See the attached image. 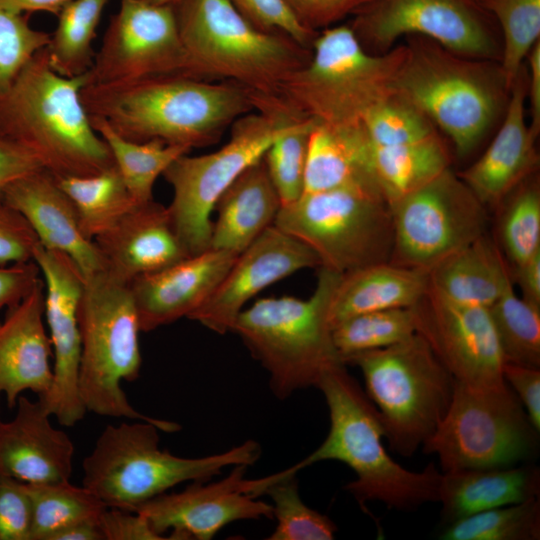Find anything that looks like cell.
<instances>
[{
	"mask_svg": "<svg viewBox=\"0 0 540 540\" xmlns=\"http://www.w3.org/2000/svg\"><path fill=\"white\" fill-rule=\"evenodd\" d=\"M373 146H396L438 135L433 123L397 93L375 105L362 121Z\"/></svg>",
	"mask_w": 540,
	"mask_h": 540,
	"instance_id": "44",
	"label": "cell"
},
{
	"mask_svg": "<svg viewBox=\"0 0 540 540\" xmlns=\"http://www.w3.org/2000/svg\"><path fill=\"white\" fill-rule=\"evenodd\" d=\"M42 168L28 149L0 133V198L13 181Z\"/></svg>",
	"mask_w": 540,
	"mask_h": 540,
	"instance_id": "53",
	"label": "cell"
},
{
	"mask_svg": "<svg viewBox=\"0 0 540 540\" xmlns=\"http://www.w3.org/2000/svg\"><path fill=\"white\" fill-rule=\"evenodd\" d=\"M470 1H472V2H474L475 4L478 5V0H470Z\"/></svg>",
	"mask_w": 540,
	"mask_h": 540,
	"instance_id": "59",
	"label": "cell"
},
{
	"mask_svg": "<svg viewBox=\"0 0 540 540\" xmlns=\"http://www.w3.org/2000/svg\"><path fill=\"white\" fill-rule=\"evenodd\" d=\"M188 63L174 6L120 0L86 84L127 81L156 75L187 76Z\"/></svg>",
	"mask_w": 540,
	"mask_h": 540,
	"instance_id": "16",
	"label": "cell"
},
{
	"mask_svg": "<svg viewBox=\"0 0 540 540\" xmlns=\"http://www.w3.org/2000/svg\"><path fill=\"white\" fill-rule=\"evenodd\" d=\"M502 374L521 401L531 423L540 432V368L504 362Z\"/></svg>",
	"mask_w": 540,
	"mask_h": 540,
	"instance_id": "51",
	"label": "cell"
},
{
	"mask_svg": "<svg viewBox=\"0 0 540 540\" xmlns=\"http://www.w3.org/2000/svg\"><path fill=\"white\" fill-rule=\"evenodd\" d=\"M341 276L319 267L315 290L308 299L262 298L237 317L232 332L268 372L277 398L316 387L327 369L344 364L329 321L330 303Z\"/></svg>",
	"mask_w": 540,
	"mask_h": 540,
	"instance_id": "8",
	"label": "cell"
},
{
	"mask_svg": "<svg viewBox=\"0 0 540 540\" xmlns=\"http://www.w3.org/2000/svg\"><path fill=\"white\" fill-rule=\"evenodd\" d=\"M247 467L234 466L220 481H194L180 492L162 493L134 511L143 515L160 535L171 530L170 539L179 540H210L229 523L273 518L272 506L257 498L292 466L259 479H247Z\"/></svg>",
	"mask_w": 540,
	"mask_h": 540,
	"instance_id": "17",
	"label": "cell"
},
{
	"mask_svg": "<svg viewBox=\"0 0 540 540\" xmlns=\"http://www.w3.org/2000/svg\"><path fill=\"white\" fill-rule=\"evenodd\" d=\"M71 0H0V7L19 14L48 12L58 15Z\"/></svg>",
	"mask_w": 540,
	"mask_h": 540,
	"instance_id": "57",
	"label": "cell"
},
{
	"mask_svg": "<svg viewBox=\"0 0 540 540\" xmlns=\"http://www.w3.org/2000/svg\"><path fill=\"white\" fill-rule=\"evenodd\" d=\"M257 28L281 33L311 50L318 32L306 28L285 0H229Z\"/></svg>",
	"mask_w": 540,
	"mask_h": 540,
	"instance_id": "46",
	"label": "cell"
},
{
	"mask_svg": "<svg viewBox=\"0 0 540 540\" xmlns=\"http://www.w3.org/2000/svg\"><path fill=\"white\" fill-rule=\"evenodd\" d=\"M511 269V276L522 294V299L540 307V251Z\"/></svg>",
	"mask_w": 540,
	"mask_h": 540,
	"instance_id": "54",
	"label": "cell"
},
{
	"mask_svg": "<svg viewBox=\"0 0 540 540\" xmlns=\"http://www.w3.org/2000/svg\"><path fill=\"white\" fill-rule=\"evenodd\" d=\"M38 244L23 215L0 198V265L33 261Z\"/></svg>",
	"mask_w": 540,
	"mask_h": 540,
	"instance_id": "48",
	"label": "cell"
},
{
	"mask_svg": "<svg viewBox=\"0 0 540 540\" xmlns=\"http://www.w3.org/2000/svg\"><path fill=\"white\" fill-rule=\"evenodd\" d=\"M303 469L301 462L265 491L272 500L273 517L277 525L269 540H331L336 524L326 515L310 508L301 499L296 473Z\"/></svg>",
	"mask_w": 540,
	"mask_h": 540,
	"instance_id": "41",
	"label": "cell"
},
{
	"mask_svg": "<svg viewBox=\"0 0 540 540\" xmlns=\"http://www.w3.org/2000/svg\"><path fill=\"white\" fill-rule=\"evenodd\" d=\"M48 540H104L100 517L66 526L52 534Z\"/></svg>",
	"mask_w": 540,
	"mask_h": 540,
	"instance_id": "56",
	"label": "cell"
},
{
	"mask_svg": "<svg viewBox=\"0 0 540 540\" xmlns=\"http://www.w3.org/2000/svg\"><path fill=\"white\" fill-rule=\"evenodd\" d=\"M80 98L89 116L127 140L190 150L216 143L235 120L254 111L247 88L182 74L85 84Z\"/></svg>",
	"mask_w": 540,
	"mask_h": 540,
	"instance_id": "1",
	"label": "cell"
},
{
	"mask_svg": "<svg viewBox=\"0 0 540 540\" xmlns=\"http://www.w3.org/2000/svg\"><path fill=\"white\" fill-rule=\"evenodd\" d=\"M443 540H538L540 500L485 510L446 525Z\"/></svg>",
	"mask_w": 540,
	"mask_h": 540,
	"instance_id": "40",
	"label": "cell"
},
{
	"mask_svg": "<svg viewBox=\"0 0 540 540\" xmlns=\"http://www.w3.org/2000/svg\"><path fill=\"white\" fill-rule=\"evenodd\" d=\"M153 423L107 425L82 462V485L107 507L134 511L140 504L186 481H205L228 466L253 465L261 446L247 440L225 452L179 457L160 447Z\"/></svg>",
	"mask_w": 540,
	"mask_h": 540,
	"instance_id": "6",
	"label": "cell"
},
{
	"mask_svg": "<svg viewBox=\"0 0 540 540\" xmlns=\"http://www.w3.org/2000/svg\"><path fill=\"white\" fill-rule=\"evenodd\" d=\"M316 121L300 115L266 150L263 160L282 207L304 193L308 145Z\"/></svg>",
	"mask_w": 540,
	"mask_h": 540,
	"instance_id": "43",
	"label": "cell"
},
{
	"mask_svg": "<svg viewBox=\"0 0 540 540\" xmlns=\"http://www.w3.org/2000/svg\"><path fill=\"white\" fill-rule=\"evenodd\" d=\"M44 284V318L52 347L53 382L38 398L62 426H74L86 409L78 390L81 354L79 302L84 277L66 254L38 244L33 255Z\"/></svg>",
	"mask_w": 540,
	"mask_h": 540,
	"instance_id": "18",
	"label": "cell"
},
{
	"mask_svg": "<svg viewBox=\"0 0 540 540\" xmlns=\"http://www.w3.org/2000/svg\"><path fill=\"white\" fill-rule=\"evenodd\" d=\"M104 540H162L148 520L135 511L107 507L100 516Z\"/></svg>",
	"mask_w": 540,
	"mask_h": 540,
	"instance_id": "50",
	"label": "cell"
},
{
	"mask_svg": "<svg viewBox=\"0 0 540 540\" xmlns=\"http://www.w3.org/2000/svg\"><path fill=\"white\" fill-rule=\"evenodd\" d=\"M81 354L78 390L86 411L99 416L143 420L162 432L181 429L177 422L144 415L128 401L122 381L141 371L139 320L130 285L106 270L84 278L79 302Z\"/></svg>",
	"mask_w": 540,
	"mask_h": 540,
	"instance_id": "7",
	"label": "cell"
},
{
	"mask_svg": "<svg viewBox=\"0 0 540 540\" xmlns=\"http://www.w3.org/2000/svg\"><path fill=\"white\" fill-rule=\"evenodd\" d=\"M488 310L504 362L540 368V307L518 297L511 282Z\"/></svg>",
	"mask_w": 540,
	"mask_h": 540,
	"instance_id": "37",
	"label": "cell"
},
{
	"mask_svg": "<svg viewBox=\"0 0 540 540\" xmlns=\"http://www.w3.org/2000/svg\"><path fill=\"white\" fill-rule=\"evenodd\" d=\"M49 41V33L31 26L30 14L14 13L0 7V97Z\"/></svg>",
	"mask_w": 540,
	"mask_h": 540,
	"instance_id": "45",
	"label": "cell"
},
{
	"mask_svg": "<svg viewBox=\"0 0 540 540\" xmlns=\"http://www.w3.org/2000/svg\"><path fill=\"white\" fill-rule=\"evenodd\" d=\"M94 243L104 270L128 284L190 256L173 228L167 206L154 200L135 204Z\"/></svg>",
	"mask_w": 540,
	"mask_h": 540,
	"instance_id": "26",
	"label": "cell"
},
{
	"mask_svg": "<svg viewBox=\"0 0 540 540\" xmlns=\"http://www.w3.org/2000/svg\"><path fill=\"white\" fill-rule=\"evenodd\" d=\"M416 333L414 306L357 314L332 329L333 342L342 362L353 354L385 348Z\"/></svg>",
	"mask_w": 540,
	"mask_h": 540,
	"instance_id": "38",
	"label": "cell"
},
{
	"mask_svg": "<svg viewBox=\"0 0 540 540\" xmlns=\"http://www.w3.org/2000/svg\"><path fill=\"white\" fill-rule=\"evenodd\" d=\"M316 267L320 261L309 246L272 225L236 257L211 296L188 319L218 334L232 332L256 294L295 272Z\"/></svg>",
	"mask_w": 540,
	"mask_h": 540,
	"instance_id": "20",
	"label": "cell"
},
{
	"mask_svg": "<svg viewBox=\"0 0 540 540\" xmlns=\"http://www.w3.org/2000/svg\"><path fill=\"white\" fill-rule=\"evenodd\" d=\"M299 21L317 32L351 13H356L373 0H285Z\"/></svg>",
	"mask_w": 540,
	"mask_h": 540,
	"instance_id": "49",
	"label": "cell"
},
{
	"mask_svg": "<svg viewBox=\"0 0 540 540\" xmlns=\"http://www.w3.org/2000/svg\"><path fill=\"white\" fill-rule=\"evenodd\" d=\"M147 3L155 5H171L174 6L179 0H143Z\"/></svg>",
	"mask_w": 540,
	"mask_h": 540,
	"instance_id": "58",
	"label": "cell"
},
{
	"mask_svg": "<svg viewBox=\"0 0 540 540\" xmlns=\"http://www.w3.org/2000/svg\"><path fill=\"white\" fill-rule=\"evenodd\" d=\"M2 199L23 215L40 245L68 255L84 278L104 270L96 244L82 232L72 201L49 171L16 179Z\"/></svg>",
	"mask_w": 540,
	"mask_h": 540,
	"instance_id": "24",
	"label": "cell"
},
{
	"mask_svg": "<svg viewBox=\"0 0 540 540\" xmlns=\"http://www.w3.org/2000/svg\"><path fill=\"white\" fill-rule=\"evenodd\" d=\"M366 394L380 413L389 447L411 457L445 416L455 379L419 333L394 345L353 354Z\"/></svg>",
	"mask_w": 540,
	"mask_h": 540,
	"instance_id": "11",
	"label": "cell"
},
{
	"mask_svg": "<svg viewBox=\"0 0 540 540\" xmlns=\"http://www.w3.org/2000/svg\"><path fill=\"white\" fill-rule=\"evenodd\" d=\"M87 73L54 71L46 47L0 97V133L28 149L56 177L91 176L114 166L110 149L91 125L80 90Z\"/></svg>",
	"mask_w": 540,
	"mask_h": 540,
	"instance_id": "2",
	"label": "cell"
},
{
	"mask_svg": "<svg viewBox=\"0 0 540 540\" xmlns=\"http://www.w3.org/2000/svg\"><path fill=\"white\" fill-rule=\"evenodd\" d=\"M52 347L44 318L42 277L0 321V398L9 409L29 391L44 397L53 382Z\"/></svg>",
	"mask_w": 540,
	"mask_h": 540,
	"instance_id": "22",
	"label": "cell"
},
{
	"mask_svg": "<svg viewBox=\"0 0 540 540\" xmlns=\"http://www.w3.org/2000/svg\"><path fill=\"white\" fill-rule=\"evenodd\" d=\"M274 225L309 246L320 267L342 275L390 259L392 213L378 187L303 193L281 208Z\"/></svg>",
	"mask_w": 540,
	"mask_h": 540,
	"instance_id": "12",
	"label": "cell"
},
{
	"mask_svg": "<svg viewBox=\"0 0 540 540\" xmlns=\"http://www.w3.org/2000/svg\"><path fill=\"white\" fill-rule=\"evenodd\" d=\"M72 201L84 235L94 241L135 204L116 166L91 176H54Z\"/></svg>",
	"mask_w": 540,
	"mask_h": 540,
	"instance_id": "33",
	"label": "cell"
},
{
	"mask_svg": "<svg viewBox=\"0 0 540 540\" xmlns=\"http://www.w3.org/2000/svg\"><path fill=\"white\" fill-rule=\"evenodd\" d=\"M174 9L187 76L273 93L310 58L311 50L257 28L229 0H179Z\"/></svg>",
	"mask_w": 540,
	"mask_h": 540,
	"instance_id": "4",
	"label": "cell"
},
{
	"mask_svg": "<svg viewBox=\"0 0 540 540\" xmlns=\"http://www.w3.org/2000/svg\"><path fill=\"white\" fill-rule=\"evenodd\" d=\"M529 61V94L532 123L531 127L539 133L540 128V41H537L527 55Z\"/></svg>",
	"mask_w": 540,
	"mask_h": 540,
	"instance_id": "55",
	"label": "cell"
},
{
	"mask_svg": "<svg viewBox=\"0 0 540 540\" xmlns=\"http://www.w3.org/2000/svg\"><path fill=\"white\" fill-rule=\"evenodd\" d=\"M89 118L95 131L108 145L114 164L135 203L153 200V187L157 178L178 157L191 151L159 140L130 141L117 134L103 119Z\"/></svg>",
	"mask_w": 540,
	"mask_h": 540,
	"instance_id": "34",
	"label": "cell"
},
{
	"mask_svg": "<svg viewBox=\"0 0 540 540\" xmlns=\"http://www.w3.org/2000/svg\"><path fill=\"white\" fill-rule=\"evenodd\" d=\"M31 501L30 540H48L76 522L96 519L107 506L85 486L68 481L27 484Z\"/></svg>",
	"mask_w": 540,
	"mask_h": 540,
	"instance_id": "36",
	"label": "cell"
},
{
	"mask_svg": "<svg viewBox=\"0 0 540 540\" xmlns=\"http://www.w3.org/2000/svg\"><path fill=\"white\" fill-rule=\"evenodd\" d=\"M414 308L417 333L455 381L477 388L506 383L504 359L488 308L450 301L430 285Z\"/></svg>",
	"mask_w": 540,
	"mask_h": 540,
	"instance_id": "19",
	"label": "cell"
},
{
	"mask_svg": "<svg viewBox=\"0 0 540 540\" xmlns=\"http://www.w3.org/2000/svg\"><path fill=\"white\" fill-rule=\"evenodd\" d=\"M525 75L522 68L510 88L511 98L503 123L486 151L458 175L487 209H497L538 167L539 133L527 126L524 115Z\"/></svg>",
	"mask_w": 540,
	"mask_h": 540,
	"instance_id": "23",
	"label": "cell"
},
{
	"mask_svg": "<svg viewBox=\"0 0 540 540\" xmlns=\"http://www.w3.org/2000/svg\"><path fill=\"white\" fill-rule=\"evenodd\" d=\"M31 523L27 484L0 473V540H30Z\"/></svg>",
	"mask_w": 540,
	"mask_h": 540,
	"instance_id": "47",
	"label": "cell"
},
{
	"mask_svg": "<svg viewBox=\"0 0 540 540\" xmlns=\"http://www.w3.org/2000/svg\"><path fill=\"white\" fill-rule=\"evenodd\" d=\"M254 111L233 122L218 150L178 157L164 171L172 187L167 206L173 228L189 255L210 248L211 213L223 192L303 113L279 93L249 91Z\"/></svg>",
	"mask_w": 540,
	"mask_h": 540,
	"instance_id": "5",
	"label": "cell"
},
{
	"mask_svg": "<svg viewBox=\"0 0 540 540\" xmlns=\"http://www.w3.org/2000/svg\"><path fill=\"white\" fill-rule=\"evenodd\" d=\"M428 273L430 288L439 295L485 308L513 282L510 266L488 232L441 260Z\"/></svg>",
	"mask_w": 540,
	"mask_h": 540,
	"instance_id": "31",
	"label": "cell"
},
{
	"mask_svg": "<svg viewBox=\"0 0 540 540\" xmlns=\"http://www.w3.org/2000/svg\"><path fill=\"white\" fill-rule=\"evenodd\" d=\"M476 7L470 0H373L356 12L350 27L375 54L413 35L466 58L490 60L497 54L495 42Z\"/></svg>",
	"mask_w": 540,
	"mask_h": 540,
	"instance_id": "15",
	"label": "cell"
},
{
	"mask_svg": "<svg viewBox=\"0 0 540 540\" xmlns=\"http://www.w3.org/2000/svg\"><path fill=\"white\" fill-rule=\"evenodd\" d=\"M389 262L429 272L488 232V209L451 169L390 206Z\"/></svg>",
	"mask_w": 540,
	"mask_h": 540,
	"instance_id": "14",
	"label": "cell"
},
{
	"mask_svg": "<svg viewBox=\"0 0 540 540\" xmlns=\"http://www.w3.org/2000/svg\"><path fill=\"white\" fill-rule=\"evenodd\" d=\"M406 54L404 45L371 53L350 26L327 27L313 40L308 62L277 93L317 123H362L375 105L396 93Z\"/></svg>",
	"mask_w": 540,
	"mask_h": 540,
	"instance_id": "9",
	"label": "cell"
},
{
	"mask_svg": "<svg viewBox=\"0 0 540 540\" xmlns=\"http://www.w3.org/2000/svg\"><path fill=\"white\" fill-rule=\"evenodd\" d=\"M499 21L504 38L500 67L507 90L540 37V0H478Z\"/></svg>",
	"mask_w": 540,
	"mask_h": 540,
	"instance_id": "42",
	"label": "cell"
},
{
	"mask_svg": "<svg viewBox=\"0 0 540 540\" xmlns=\"http://www.w3.org/2000/svg\"><path fill=\"white\" fill-rule=\"evenodd\" d=\"M9 421H0V473L26 484L70 480L75 447L71 438L55 428L51 414L38 399L24 394Z\"/></svg>",
	"mask_w": 540,
	"mask_h": 540,
	"instance_id": "25",
	"label": "cell"
},
{
	"mask_svg": "<svg viewBox=\"0 0 540 540\" xmlns=\"http://www.w3.org/2000/svg\"><path fill=\"white\" fill-rule=\"evenodd\" d=\"M281 208L262 157L247 167L216 202L210 248L239 255L274 225Z\"/></svg>",
	"mask_w": 540,
	"mask_h": 540,
	"instance_id": "27",
	"label": "cell"
},
{
	"mask_svg": "<svg viewBox=\"0 0 540 540\" xmlns=\"http://www.w3.org/2000/svg\"><path fill=\"white\" fill-rule=\"evenodd\" d=\"M40 279L34 261L0 265V312L20 302Z\"/></svg>",
	"mask_w": 540,
	"mask_h": 540,
	"instance_id": "52",
	"label": "cell"
},
{
	"mask_svg": "<svg viewBox=\"0 0 540 540\" xmlns=\"http://www.w3.org/2000/svg\"><path fill=\"white\" fill-rule=\"evenodd\" d=\"M406 46L395 92L449 136L458 155L469 154L493 125L508 91L500 68L454 54L425 37Z\"/></svg>",
	"mask_w": 540,
	"mask_h": 540,
	"instance_id": "10",
	"label": "cell"
},
{
	"mask_svg": "<svg viewBox=\"0 0 540 540\" xmlns=\"http://www.w3.org/2000/svg\"><path fill=\"white\" fill-rule=\"evenodd\" d=\"M539 494V467L524 463L442 472L438 502L442 504V521L448 525L485 510L539 497Z\"/></svg>",
	"mask_w": 540,
	"mask_h": 540,
	"instance_id": "28",
	"label": "cell"
},
{
	"mask_svg": "<svg viewBox=\"0 0 540 540\" xmlns=\"http://www.w3.org/2000/svg\"><path fill=\"white\" fill-rule=\"evenodd\" d=\"M375 176L391 206L450 168V156L439 135L396 146H373Z\"/></svg>",
	"mask_w": 540,
	"mask_h": 540,
	"instance_id": "32",
	"label": "cell"
},
{
	"mask_svg": "<svg viewBox=\"0 0 540 540\" xmlns=\"http://www.w3.org/2000/svg\"><path fill=\"white\" fill-rule=\"evenodd\" d=\"M429 289V273L383 262L343 274L330 308L331 327L361 313L415 306Z\"/></svg>",
	"mask_w": 540,
	"mask_h": 540,
	"instance_id": "30",
	"label": "cell"
},
{
	"mask_svg": "<svg viewBox=\"0 0 540 540\" xmlns=\"http://www.w3.org/2000/svg\"><path fill=\"white\" fill-rule=\"evenodd\" d=\"M238 255L209 248L129 285L141 332L188 318L214 292Z\"/></svg>",
	"mask_w": 540,
	"mask_h": 540,
	"instance_id": "21",
	"label": "cell"
},
{
	"mask_svg": "<svg viewBox=\"0 0 540 540\" xmlns=\"http://www.w3.org/2000/svg\"><path fill=\"white\" fill-rule=\"evenodd\" d=\"M501 252L510 268L540 251V187L532 176L497 208Z\"/></svg>",
	"mask_w": 540,
	"mask_h": 540,
	"instance_id": "39",
	"label": "cell"
},
{
	"mask_svg": "<svg viewBox=\"0 0 540 540\" xmlns=\"http://www.w3.org/2000/svg\"><path fill=\"white\" fill-rule=\"evenodd\" d=\"M108 1L71 0L57 15V26L46 49L52 69L61 76L78 77L92 67L93 41Z\"/></svg>",
	"mask_w": 540,
	"mask_h": 540,
	"instance_id": "35",
	"label": "cell"
},
{
	"mask_svg": "<svg viewBox=\"0 0 540 540\" xmlns=\"http://www.w3.org/2000/svg\"><path fill=\"white\" fill-rule=\"evenodd\" d=\"M353 185L380 189L373 145L363 123H316L309 138L304 193Z\"/></svg>",
	"mask_w": 540,
	"mask_h": 540,
	"instance_id": "29",
	"label": "cell"
},
{
	"mask_svg": "<svg viewBox=\"0 0 540 540\" xmlns=\"http://www.w3.org/2000/svg\"><path fill=\"white\" fill-rule=\"evenodd\" d=\"M441 472L498 468L537 457L539 431L508 383L477 388L455 381L449 408L422 445Z\"/></svg>",
	"mask_w": 540,
	"mask_h": 540,
	"instance_id": "13",
	"label": "cell"
},
{
	"mask_svg": "<svg viewBox=\"0 0 540 540\" xmlns=\"http://www.w3.org/2000/svg\"><path fill=\"white\" fill-rule=\"evenodd\" d=\"M316 387L325 397L330 429L321 445L301 461L303 468L325 460L349 466L356 478L344 489L363 509L367 501L405 512L438 502L442 472L434 463L413 472L389 456L382 443L385 428L380 413L345 364L327 369Z\"/></svg>",
	"mask_w": 540,
	"mask_h": 540,
	"instance_id": "3",
	"label": "cell"
}]
</instances>
